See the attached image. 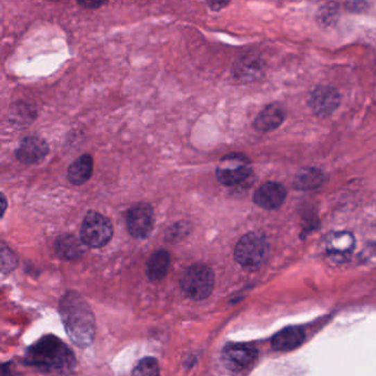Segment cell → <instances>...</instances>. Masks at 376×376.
Returning <instances> with one entry per match:
<instances>
[{
	"instance_id": "obj_9",
	"label": "cell",
	"mask_w": 376,
	"mask_h": 376,
	"mask_svg": "<svg viewBox=\"0 0 376 376\" xmlns=\"http://www.w3.org/2000/svg\"><path fill=\"white\" fill-rule=\"evenodd\" d=\"M340 105V94L334 87L320 86L310 95L309 106L316 115L327 117L334 113Z\"/></svg>"
},
{
	"instance_id": "obj_17",
	"label": "cell",
	"mask_w": 376,
	"mask_h": 376,
	"mask_svg": "<svg viewBox=\"0 0 376 376\" xmlns=\"http://www.w3.org/2000/svg\"><path fill=\"white\" fill-rule=\"evenodd\" d=\"M55 252L63 259L72 261L82 255L83 248H82V243L74 235L65 234L57 239Z\"/></svg>"
},
{
	"instance_id": "obj_5",
	"label": "cell",
	"mask_w": 376,
	"mask_h": 376,
	"mask_svg": "<svg viewBox=\"0 0 376 376\" xmlns=\"http://www.w3.org/2000/svg\"><path fill=\"white\" fill-rule=\"evenodd\" d=\"M252 162L243 153H229L221 158L215 170L219 182L223 186H237L252 175Z\"/></svg>"
},
{
	"instance_id": "obj_3",
	"label": "cell",
	"mask_w": 376,
	"mask_h": 376,
	"mask_svg": "<svg viewBox=\"0 0 376 376\" xmlns=\"http://www.w3.org/2000/svg\"><path fill=\"white\" fill-rule=\"evenodd\" d=\"M269 255V243L264 234L252 232L237 242L234 250L235 261L245 268H256L266 261Z\"/></svg>"
},
{
	"instance_id": "obj_11",
	"label": "cell",
	"mask_w": 376,
	"mask_h": 376,
	"mask_svg": "<svg viewBox=\"0 0 376 376\" xmlns=\"http://www.w3.org/2000/svg\"><path fill=\"white\" fill-rule=\"evenodd\" d=\"M285 187L278 182H266L256 190L254 202L258 207L265 210H276L285 202Z\"/></svg>"
},
{
	"instance_id": "obj_16",
	"label": "cell",
	"mask_w": 376,
	"mask_h": 376,
	"mask_svg": "<svg viewBox=\"0 0 376 376\" xmlns=\"http://www.w3.org/2000/svg\"><path fill=\"white\" fill-rule=\"evenodd\" d=\"M170 255L167 250H160L153 253L147 264L148 278L153 282L162 280L168 273Z\"/></svg>"
},
{
	"instance_id": "obj_12",
	"label": "cell",
	"mask_w": 376,
	"mask_h": 376,
	"mask_svg": "<svg viewBox=\"0 0 376 376\" xmlns=\"http://www.w3.org/2000/svg\"><path fill=\"white\" fill-rule=\"evenodd\" d=\"M285 110L278 104H271L258 114L254 121V127L258 132H272L278 128L285 121Z\"/></svg>"
},
{
	"instance_id": "obj_14",
	"label": "cell",
	"mask_w": 376,
	"mask_h": 376,
	"mask_svg": "<svg viewBox=\"0 0 376 376\" xmlns=\"http://www.w3.org/2000/svg\"><path fill=\"white\" fill-rule=\"evenodd\" d=\"M305 341V332L298 327H289L273 338L272 345L278 351H291L300 347Z\"/></svg>"
},
{
	"instance_id": "obj_10",
	"label": "cell",
	"mask_w": 376,
	"mask_h": 376,
	"mask_svg": "<svg viewBox=\"0 0 376 376\" xmlns=\"http://www.w3.org/2000/svg\"><path fill=\"white\" fill-rule=\"evenodd\" d=\"M49 153V145L39 136H27L16 151V158L24 164H38Z\"/></svg>"
},
{
	"instance_id": "obj_7",
	"label": "cell",
	"mask_w": 376,
	"mask_h": 376,
	"mask_svg": "<svg viewBox=\"0 0 376 376\" xmlns=\"http://www.w3.org/2000/svg\"><path fill=\"white\" fill-rule=\"evenodd\" d=\"M126 225L129 234L135 239H146L153 232L155 212L149 203H137L128 210Z\"/></svg>"
},
{
	"instance_id": "obj_20",
	"label": "cell",
	"mask_w": 376,
	"mask_h": 376,
	"mask_svg": "<svg viewBox=\"0 0 376 376\" xmlns=\"http://www.w3.org/2000/svg\"><path fill=\"white\" fill-rule=\"evenodd\" d=\"M133 376H160L158 362L153 357H145L133 371Z\"/></svg>"
},
{
	"instance_id": "obj_22",
	"label": "cell",
	"mask_w": 376,
	"mask_h": 376,
	"mask_svg": "<svg viewBox=\"0 0 376 376\" xmlns=\"http://www.w3.org/2000/svg\"><path fill=\"white\" fill-rule=\"evenodd\" d=\"M210 6V8L212 10H220V9L224 8L225 6L229 5L228 1H212V3H207Z\"/></svg>"
},
{
	"instance_id": "obj_21",
	"label": "cell",
	"mask_w": 376,
	"mask_h": 376,
	"mask_svg": "<svg viewBox=\"0 0 376 376\" xmlns=\"http://www.w3.org/2000/svg\"><path fill=\"white\" fill-rule=\"evenodd\" d=\"M16 265L17 259L14 254L11 253L10 250L6 248L5 244H3V248H1V269H3V273L12 271L16 267Z\"/></svg>"
},
{
	"instance_id": "obj_25",
	"label": "cell",
	"mask_w": 376,
	"mask_h": 376,
	"mask_svg": "<svg viewBox=\"0 0 376 376\" xmlns=\"http://www.w3.org/2000/svg\"><path fill=\"white\" fill-rule=\"evenodd\" d=\"M1 198H3V215L6 212V207H7V201H6L5 194H1Z\"/></svg>"
},
{
	"instance_id": "obj_4",
	"label": "cell",
	"mask_w": 376,
	"mask_h": 376,
	"mask_svg": "<svg viewBox=\"0 0 376 376\" xmlns=\"http://www.w3.org/2000/svg\"><path fill=\"white\" fill-rule=\"evenodd\" d=\"M181 289L192 300H203L212 293L214 274L212 269L203 264H194L181 277Z\"/></svg>"
},
{
	"instance_id": "obj_1",
	"label": "cell",
	"mask_w": 376,
	"mask_h": 376,
	"mask_svg": "<svg viewBox=\"0 0 376 376\" xmlns=\"http://www.w3.org/2000/svg\"><path fill=\"white\" fill-rule=\"evenodd\" d=\"M60 311L67 336L78 347H87L95 336V319L89 305L78 293L63 296Z\"/></svg>"
},
{
	"instance_id": "obj_8",
	"label": "cell",
	"mask_w": 376,
	"mask_h": 376,
	"mask_svg": "<svg viewBox=\"0 0 376 376\" xmlns=\"http://www.w3.org/2000/svg\"><path fill=\"white\" fill-rule=\"evenodd\" d=\"M222 357L225 366L232 371H244L255 363L257 359V350L250 344H228L224 348Z\"/></svg>"
},
{
	"instance_id": "obj_18",
	"label": "cell",
	"mask_w": 376,
	"mask_h": 376,
	"mask_svg": "<svg viewBox=\"0 0 376 376\" xmlns=\"http://www.w3.org/2000/svg\"><path fill=\"white\" fill-rule=\"evenodd\" d=\"M325 182L323 172L317 168H304L296 175L295 187L299 190H314Z\"/></svg>"
},
{
	"instance_id": "obj_15",
	"label": "cell",
	"mask_w": 376,
	"mask_h": 376,
	"mask_svg": "<svg viewBox=\"0 0 376 376\" xmlns=\"http://www.w3.org/2000/svg\"><path fill=\"white\" fill-rule=\"evenodd\" d=\"M263 73V61L254 55L242 58L234 67V74L242 81H255Z\"/></svg>"
},
{
	"instance_id": "obj_2",
	"label": "cell",
	"mask_w": 376,
	"mask_h": 376,
	"mask_svg": "<svg viewBox=\"0 0 376 376\" xmlns=\"http://www.w3.org/2000/svg\"><path fill=\"white\" fill-rule=\"evenodd\" d=\"M26 362L43 372L69 374L76 366V355L59 338L46 336L28 349Z\"/></svg>"
},
{
	"instance_id": "obj_19",
	"label": "cell",
	"mask_w": 376,
	"mask_h": 376,
	"mask_svg": "<svg viewBox=\"0 0 376 376\" xmlns=\"http://www.w3.org/2000/svg\"><path fill=\"white\" fill-rule=\"evenodd\" d=\"M328 250L331 253H348L352 250L354 239L349 233H338L330 237L328 241Z\"/></svg>"
},
{
	"instance_id": "obj_6",
	"label": "cell",
	"mask_w": 376,
	"mask_h": 376,
	"mask_svg": "<svg viewBox=\"0 0 376 376\" xmlns=\"http://www.w3.org/2000/svg\"><path fill=\"white\" fill-rule=\"evenodd\" d=\"M113 237V225L106 216L89 211L81 226L82 243L92 248H101Z\"/></svg>"
},
{
	"instance_id": "obj_23",
	"label": "cell",
	"mask_w": 376,
	"mask_h": 376,
	"mask_svg": "<svg viewBox=\"0 0 376 376\" xmlns=\"http://www.w3.org/2000/svg\"><path fill=\"white\" fill-rule=\"evenodd\" d=\"M3 376H18V373L15 371L14 368H11L9 364L3 366Z\"/></svg>"
},
{
	"instance_id": "obj_24",
	"label": "cell",
	"mask_w": 376,
	"mask_h": 376,
	"mask_svg": "<svg viewBox=\"0 0 376 376\" xmlns=\"http://www.w3.org/2000/svg\"><path fill=\"white\" fill-rule=\"evenodd\" d=\"M78 5L83 6V7H86V8H91V7H94V8H97V7H100V6L104 5V3H96V1H86V3H78Z\"/></svg>"
},
{
	"instance_id": "obj_13",
	"label": "cell",
	"mask_w": 376,
	"mask_h": 376,
	"mask_svg": "<svg viewBox=\"0 0 376 376\" xmlns=\"http://www.w3.org/2000/svg\"><path fill=\"white\" fill-rule=\"evenodd\" d=\"M93 158L89 153H84L71 164L67 170V178L74 186H82L89 180L93 173Z\"/></svg>"
}]
</instances>
